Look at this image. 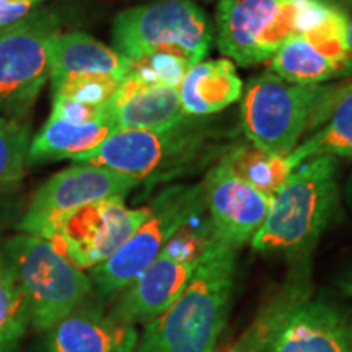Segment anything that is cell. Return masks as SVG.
<instances>
[{"instance_id":"6da1fadb","label":"cell","mask_w":352,"mask_h":352,"mask_svg":"<svg viewBox=\"0 0 352 352\" xmlns=\"http://www.w3.org/2000/svg\"><path fill=\"white\" fill-rule=\"evenodd\" d=\"M239 250L210 236L195 274L164 314L145 324L138 352H215L227 327Z\"/></svg>"},{"instance_id":"7a4b0ae2","label":"cell","mask_w":352,"mask_h":352,"mask_svg":"<svg viewBox=\"0 0 352 352\" xmlns=\"http://www.w3.org/2000/svg\"><path fill=\"white\" fill-rule=\"evenodd\" d=\"M340 206L338 164L318 157L302 164L272 196L271 208L252 246L263 254L310 258Z\"/></svg>"},{"instance_id":"3957f363","label":"cell","mask_w":352,"mask_h":352,"mask_svg":"<svg viewBox=\"0 0 352 352\" xmlns=\"http://www.w3.org/2000/svg\"><path fill=\"white\" fill-rule=\"evenodd\" d=\"M333 6L338 3L331 0H220L217 46L232 63L252 67L315 28Z\"/></svg>"},{"instance_id":"277c9868","label":"cell","mask_w":352,"mask_h":352,"mask_svg":"<svg viewBox=\"0 0 352 352\" xmlns=\"http://www.w3.org/2000/svg\"><path fill=\"white\" fill-rule=\"evenodd\" d=\"M340 85H303L266 72L241 94V127L250 144L272 155H289L303 134L327 118Z\"/></svg>"},{"instance_id":"5b68a950","label":"cell","mask_w":352,"mask_h":352,"mask_svg":"<svg viewBox=\"0 0 352 352\" xmlns=\"http://www.w3.org/2000/svg\"><path fill=\"white\" fill-rule=\"evenodd\" d=\"M204 126L196 118H189L168 129L114 131L95 148L74 157L72 162L118 171L140 183H160L199 160L209 138Z\"/></svg>"},{"instance_id":"8992f818","label":"cell","mask_w":352,"mask_h":352,"mask_svg":"<svg viewBox=\"0 0 352 352\" xmlns=\"http://www.w3.org/2000/svg\"><path fill=\"white\" fill-rule=\"evenodd\" d=\"M214 39L208 13L192 0H153L118 13L113 46L127 59L173 54L189 64L204 60Z\"/></svg>"},{"instance_id":"52a82bcc","label":"cell","mask_w":352,"mask_h":352,"mask_svg":"<svg viewBox=\"0 0 352 352\" xmlns=\"http://www.w3.org/2000/svg\"><path fill=\"white\" fill-rule=\"evenodd\" d=\"M23 292L30 324L50 331L83 305L94 284L51 241L34 235H16L3 250Z\"/></svg>"},{"instance_id":"ba28073f","label":"cell","mask_w":352,"mask_h":352,"mask_svg":"<svg viewBox=\"0 0 352 352\" xmlns=\"http://www.w3.org/2000/svg\"><path fill=\"white\" fill-rule=\"evenodd\" d=\"M204 184H173L148 204V215L126 243L107 261L91 270V284L101 297L121 294L134 283L162 250L191 220L204 212Z\"/></svg>"},{"instance_id":"9c48e42d","label":"cell","mask_w":352,"mask_h":352,"mask_svg":"<svg viewBox=\"0 0 352 352\" xmlns=\"http://www.w3.org/2000/svg\"><path fill=\"white\" fill-rule=\"evenodd\" d=\"M59 33L50 8L0 30V116L25 120L50 78V44Z\"/></svg>"},{"instance_id":"30bf717a","label":"cell","mask_w":352,"mask_h":352,"mask_svg":"<svg viewBox=\"0 0 352 352\" xmlns=\"http://www.w3.org/2000/svg\"><path fill=\"white\" fill-rule=\"evenodd\" d=\"M209 236L210 223L201 233L186 232V227L176 233L155 261L122 290L109 315L135 327L164 314L195 274Z\"/></svg>"},{"instance_id":"8fae6325","label":"cell","mask_w":352,"mask_h":352,"mask_svg":"<svg viewBox=\"0 0 352 352\" xmlns=\"http://www.w3.org/2000/svg\"><path fill=\"white\" fill-rule=\"evenodd\" d=\"M140 184L138 179L118 171L76 164L39 186L21 219L20 230L50 240L57 226L74 210L111 197H126Z\"/></svg>"},{"instance_id":"7c38bea8","label":"cell","mask_w":352,"mask_h":352,"mask_svg":"<svg viewBox=\"0 0 352 352\" xmlns=\"http://www.w3.org/2000/svg\"><path fill=\"white\" fill-rule=\"evenodd\" d=\"M147 215L148 206L132 209L124 197H111L74 210L47 241L78 270H94L126 243Z\"/></svg>"},{"instance_id":"4fadbf2b","label":"cell","mask_w":352,"mask_h":352,"mask_svg":"<svg viewBox=\"0 0 352 352\" xmlns=\"http://www.w3.org/2000/svg\"><path fill=\"white\" fill-rule=\"evenodd\" d=\"M202 184L214 235L236 250L252 243L270 212L272 196L233 175L222 160L212 166Z\"/></svg>"},{"instance_id":"5bb4252c","label":"cell","mask_w":352,"mask_h":352,"mask_svg":"<svg viewBox=\"0 0 352 352\" xmlns=\"http://www.w3.org/2000/svg\"><path fill=\"white\" fill-rule=\"evenodd\" d=\"M264 352H352V324L331 303L310 297L290 311Z\"/></svg>"},{"instance_id":"9a60e30c","label":"cell","mask_w":352,"mask_h":352,"mask_svg":"<svg viewBox=\"0 0 352 352\" xmlns=\"http://www.w3.org/2000/svg\"><path fill=\"white\" fill-rule=\"evenodd\" d=\"M116 129L158 131L182 124L186 116L178 88L145 82L129 74L107 104Z\"/></svg>"},{"instance_id":"2e32d148","label":"cell","mask_w":352,"mask_h":352,"mask_svg":"<svg viewBox=\"0 0 352 352\" xmlns=\"http://www.w3.org/2000/svg\"><path fill=\"white\" fill-rule=\"evenodd\" d=\"M138 346L135 327L80 305L50 329L46 352H138Z\"/></svg>"},{"instance_id":"e0dca14e","label":"cell","mask_w":352,"mask_h":352,"mask_svg":"<svg viewBox=\"0 0 352 352\" xmlns=\"http://www.w3.org/2000/svg\"><path fill=\"white\" fill-rule=\"evenodd\" d=\"M311 292L310 258L297 259L287 279L267 297L245 331L219 352H264L287 315Z\"/></svg>"},{"instance_id":"ac0fdd59","label":"cell","mask_w":352,"mask_h":352,"mask_svg":"<svg viewBox=\"0 0 352 352\" xmlns=\"http://www.w3.org/2000/svg\"><path fill=\"white\" fill-rule=\"evenodd\" d=\"M131 67L127 57L87 33H59L50 44L52 83L72 76H109L124 80Z\"/></svg>"},{"instance_id":"d6986e66","label":"cell","mask_w":352,"mask_h":352,"mask_svg":"<svg viewBox=\"0 0 352 352\" xmlns=\"http://www.w3.org/2000/svg\"><path fill=\"white\" fill-rule=\"evenodd\" d=\"M243 94V82L232 60H202L191 65L178 85V98L189 118H202L230 107Z\"/></svg>"},{"instance_id":"ffe728a7","label":"cell","mask_w":352,"mask_h":352,"mask_svg":"<svg viewBox=\"0 0 352 352\" xmlns=\"http://www.w3.org/2000/svg\"><path fill=\"white\" fill-rule=\"evenodd\" d=\"M116 126L111 121L76 122L51 113L28 148V164L64 160L85 153L111 135Z\"/></svg>"},{"instance_id":"44dd1931","label":"cell","mask_w":352,"mask_h":352,"mask_svg":"<svg viewBox=\"0 0 352 352\" xmlns=\"http://www.w3.org/2000/svg\"><path fill=\"white\" fill-rule=\"evenodd\" d=\"M318 157L352 158V82L338 87L324 121L289 153L294 168Z\"/></svg>"},{"instance_id":"7402d4cb","label":"cell","mask_w":352,"mask_h":352,"mask_svg":"<svg viewBox=\"0 0 352 352\" xmlns=\"http://www.w3.org/2000/svg\"><path fill=\"white\" fill-rule=\"evenodd\" d=\"M222 162L233 175L270 196H274L296 170L289 155H272L253 144L239 145L226 152Z\"/></svg>"},{"instance_id":"603a6c76","label":"cell","mask_w":352,"mask_h":352,"mask_svg":"<svg viewBox=\"0 0 352 352\" xmlns=\"http://www.w3.org/2000/svg\"><path fill=\"white\" fill-rule=\"evenodd\" d=\"M270 72L287 82L320 85L341 77L336 65L321 56L303 38L290 39L270 59Z\"/></svg>"},{"instance_id":"cb8c5ba5","label":"cell","mask_w":352,"mask_h":352,"mask_svg":"<svg viewBox=\"0 0 352 352\" xmlns=\"http://www.w3.org/2000/svg\"><path fill=\"white\" fill-rule=\"evenodd\" d=\"M28 324V310L19 279L0 250V352H19Z\"/></svg>"},{"instance_id":"d4e9b609","label":"cell","mask_w":352,"mask_h":352,"mask_svg":"<svg viewBox=\"0 0 352 352\" xmlns=\"http://www.w3.org/2000/svg\"><path fill=\"white\" fill-rule=\"evenodd\" d=\"M30 142V127L23 121L0 116V195L23 178Z\"/></svg>"},{"instance_id":"484cf974","label":"cell","mask_w":352,"mask_h":352,"mask_svg":"<svg viewBox=\"0 0 352 352\" xmlns=\"http://www.w3.org/2000/svg\"><path fill=\"white\" fill-rule=\"evenodd\" d=\"M121 78L109 76H72L52 83L54 96L78 103L104 107L121 85Z\"/></svg>"},{"instance_id":"4316f807","label":"cell","mask_w":352,"mask_h":352,"mask_svg":"<svg viewBox=\"0 0 352 352\" xmlns=\"http://www.w3.org/2000/svg\"><path fill=\"white\" fill-rule=\"evenodd\" d=\"M191 65L192 64H189L186 59L179 56L152 54L142 57L139 60H134L129 74L142 78L145 82L178 88L179 82L186 76Z\"/></svg>"},{"instance_id":"83f0119b","label":"cell","mask_w":352,"mask_h":352,"mask_svg":"<svg viewBox=\"0 0 352 352\" xmlns=\"http://www.w3.org/2000/svg\"><path fill=\"white\" fill-rule=\"evenodd\" d=\"M46 0H0V30L16 23Z\"/></svg>"},{"instance_id":"f1b7e54d","label":"cell","mask_w":352,"mask_h":352,"mask_svg":"<svg viewBox=\"0 0 352 352\" xmlns=\"http://www.w3.org/2000/svg\"><path fill=\"white\" fill-rule=\"evenodd\" d=\"M340 287L342 292L352 297V267L342 274V277L340 279Z\"/></svg>"},{"instance_id":"f546056e","label":"cell","mask_w":352,"mask_h":352,"mask_svg":"<svg viewBox=\"0 0 352 352\" xmlns=\"http://www.w3.org/2000/svg\"><path fill=\"white\" fill-rule=\"evenodd\" d=\"M346 195H347V201H349V204L352 206V173H351V176H349V179H347Z\"/></svg>"},{"instance_id":"4dcf8cb0","label":"cell","mask_w":352,"mask_h":352,"mask_svg":"<svg viewBox=\"0 0 352 352\" xmlns=\"http://www.w3.org/2000/svg\"><path fill=\"white\" fill-rule=\"evenodd\" d=\"M347 39H349V54L352 59V19L349 20V34H347Z\"/></svg>"},{"instance_id":"1f68e13d","label":"cell","mask_w":352,"mask_h":352,"mask_svg":"<svg viewBox=\"0 0 352 352\" xmlns=\"http://www.w3.org/2000/svg\"><path fill=\"white\" fill-rule=\"evenodd\" d=\"M192 2H195V0H192Z\"/></svg>"}]
</instances>
